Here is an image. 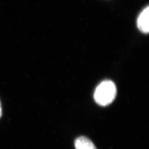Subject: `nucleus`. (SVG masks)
I'll return each instance as SVG.
<instances>
[{"instance_id": "obj_2", "label": "nucleus", "mask_w": 149, "mask_h": 149, "mask_svg": "<svg viewBox=\"0 0 149 149\" xmlns=\"http://www.w3.org/2000/svg\"><path fill=\"white\" fill-rule=\"evenodd\" d=\"M149 8L147 7L141 12L138 19L137 25L139 29L144 33H148L149 31Z\"/></svg>"}, {"instance_id": "obj_3", "label": "nucleus", "mask_w": 149, "mask_h": 149, "mask_svg": "<svg viewBox=\"0 0 149 149\" xmlns=\"http://www.w3.org/2000/svg\"><path fill=\"white\" fill-rule=\"evenodd\" d=\"M74 146L76 149H97L90 139L84 136H80L75 140Z\"/></svg>"}, {"instance_id": "obj_1", "label": "nucleus", "mask_w": 149, "mask_h": 149, "mask_svg": "<svg viewBox=\"0 0 149 149\" xmlns=\"http://www.w3.org/2000/svg\"><path fill=\"white\" fill-rule=\"evenodd\" d=\"M117 95L116 86L110 80H106L98 86L94 93L96 103L101 106H106L114 100Z\"/></svg>"}, {"instance_id": "obj_4", "label": "nucleus", "mask_w": 149, "mask_h": 149, "mask_svg": "<svg viewBox=\"0 0 149 149\" xmlns=\"http://www.w3.org/2000/svg\"><path fill=\"white\" fill-rule=\"evenodd\" d=\"M2 114V106H1V103L0 102V118L1 117Z\"/></svg>"}]
</instances>
